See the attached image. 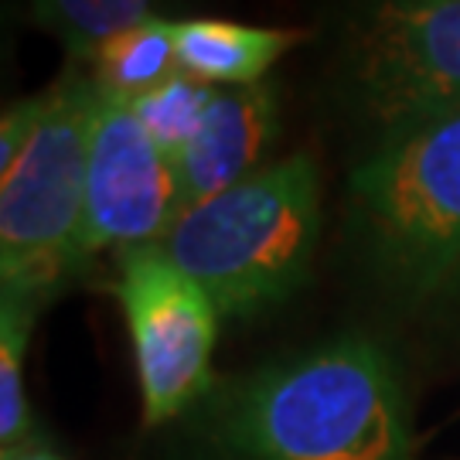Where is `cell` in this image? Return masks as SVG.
<instances>
[{
  "mask_svg": "<svg viewBox=\"0 0 460 460\" xmlns=\"http://www.w3.org/2000/svg\"><path fill=\"white\" fill-rule=\"evenodd\" d=\"M41 296L4 290L0 296V444L4 450L28 444L38 437V427L24 389V355L31 338Z\"/></svg>",
  "mask_w": 460,
  "mask_h": 460,
  "instance_id": "cell-12",
  "label": "cell"
},
{
  "mask_svg": "<svg viewBox=\"0 0 460 460\" xmlns=\"http://www.w3.org/2000/svg\"><path fill=\"white\" fill-rule=\"evenodd\" d=\"M164 4L167 0H28V11L45 31L66 45L72 58L89 62L113 34L161 17Z\"/></svg>",
  "mask_w": 460,
  "mask_h": 460,
  "instance_id": "cell-11",
  "label": "cell"
},
{
  "mask_svg": "<svg viewBox=\"0 0 460 460\" xmlns=\"http://www.w3.org/2000/svg\"><path fill=\"white\" fill-rule=\"evenodd\" d=\"M226 440L239 460H412L402 382L362 334L249 378L232 399Z\"/></svg>",
  "mask_w": 460,
  "mask_h": 460,
  "instance_id": "cell-1",
  "label": "cell"
},
{
  "mask_svg": "<svg viewBox=\"0 0 460 460\" xmlns=\"http://www.w3.org/2000/svg\"><path fill=\"white\" fill-rule=\"evenodd\" d=\"M178 218L181 195L174 164L150 140L130 99L106 96L99 89L89 130L79 263L99 249L164 243Z\"/></svg>",
  "mask_w": 460,
  "mask_h": 460,
  "instance_id": "cell-7",
  "label": "cell"
},
{
  "mask_svg": "<svg viewBox=\"0 0 460 460\" xmlns=\"http://www.w3.org/2000/svg\"><path fill=\"white\" fill-rule=\"evenodd\" d=\"M116 296L130 328L144 423L157 427L205 393L222 314L161 243L119 252Z\"/></svg>",
  "mask_w": 460,
  "mask_h": 460,
  "instance_id": "cell-6",
  "label": "cell"
},
{
  "mask_svg": "<svg viewBox=\"0 0 460 460\" xmlns=\"http://www.w3.org/2000/svg\"><path fill=\"white\" fill-rule=\"evenodd\" d=\"M351 222L365 260L410 300L460 283V113L378 137L351 174Z\"/></svg>",
  "mask_w": 460,
  "mask_h": 460,
  "instance_id": "cell-3",
  "label": "cell"
},
{
  "mask_svg": "<svg viewBox=\"0 0 460 460\" xmlns=\"http://www.w3.org/2000/svg\"><path fill=\"white\" fill-rule=\"evenodd\" d=\"M215 96V85H205L191 75H171L167 83L154 85L150 93L130 99L133 113L150 133V140L164 150L171 164L181 161V154L191 147V140L201 130V119L208 113V102Z\"/></svg>",
  "mask_w": 460,
  "mask_h": 460,
  "instance_id": "cell-13",
  "label": "cell"
},
{
  "mask_svg": "<svg viewBox=\"0 0 460 460\" xmlns=\"http://www.w3.org/2000/svg\"><path fill=\"white\" fill-rule=\"evenodd\" d=\"M304 28H260L229 17H191L178 31V66L198 83L256 85L287 51L307 41Z\"/></svg>",
  "mask_w": 460,
  "mask_h": 460,
  "instance_id": "cell-9",
  "label": "cell"
},
{
  "mask_svg": "<svg viewBox=\"0 0 460 460\" xmlns=\"http://www.w3.org/2000/svg\"><path fill=\"white\" fill-rule=\"evenodd\" d=\"M178 31H181V21H171V17L161 14L113 34L89 58L93 83L106 96L116 99H137L150 93L154 85L167 83L171 75L181 72V66H178Z\"/></svg>",
  "mask_w": 460,
  "mask_h": 460,
  "instance_id": "cell-10",
  "label": "cell"
},
{
  "mask_svg": "<svg viewBox=\"0 0 460 460\" xmlns=\"http://www.w3.org/2000/svg\"><path fill=\"white\" fill-rule=\"evenodd\" d=\"M41 113H45V93L11 102L4 110V119H0V174H7L17 157L24 154V147L31 144L34 130L41 123Z\"/></svg>",
  "mask_w": 460,
  "mask_h": 460,
  "instance_id": "cell-14",
  "label": "cell"
},
{
  "mask_svg": "<svg viewBox=\"0 0 460 460\" xmlns=\"http://www.w3.org/2000/svg\"><path fill=\"white\" fill-rule=\"evenodd\" d=\"M277 133L279 99L277 85L270 79L256 85L215 89L201 130L174 164L181 212L263 171L266 154L277 144Z\"/></svg>",
  "mask_w": 460,
  "mask_h": 460,
  "instance_id": "cell-8",
  "label": "cell"
},
{
  "mask_svg": "<svg viewBox=\"0 0 460 460\" xmlns=\"http://www.w3.org/2000/svg\"><path fill=\"white\" fill-rule=\"evenodd\" d=\"M338 85L378 137L460 113V0H355Z\"/></svg>",
  "mask_w": 460,
  "mask_h": 460,
  "instance_id": "cell-5",
  "label": "cell"
},
{
  "mask_svg": "<svg viewBox=\"0 0 460 460\" xmlns=\"http://www.w3.org/2000/svg\"><path fill=\"white\" fill-rule=\"evenodd\" d=\"M4 460H68V457H62V454L38 433L28 444L14 447V450H4Z\"/></svg>",
  "mask_w": 460,
  "mask_h": 460,
  "instance_id": "cell-15",
  "label": "cell"
},
{
  "mask_svg": "<svg viewBox=\"0 0 460 460\" xmlns=\"http://www.w3.org/2000/svg\"><path fill=\"white\" fill-rule=\"evenodd\" d=\"M321 239V171L307 150L181 212L164 252L222 317H252L307 279Z\"/></svg>",
  "mask_w": 460,
  "mask_h": 460,
  "instance_id": "cell-2",
  "label": "cell"
},
{
  "mask_svg": "<svg viewBox=\"0 0 460 460\" xmlns=\"http://www.w3.org/2000/svg\"><path fill=\"white\" fill-rule=\"evenodd\" d=\"M99 85L68 72L45 89L31 144L0 174V279L4 290L49 296L79 266L85 164Z\"/></svg>",
  "mask_w": 460,
  "mask_h": 460,
  "instance_id": "cell-4",
  "label": "cell"
}]
</instances>
